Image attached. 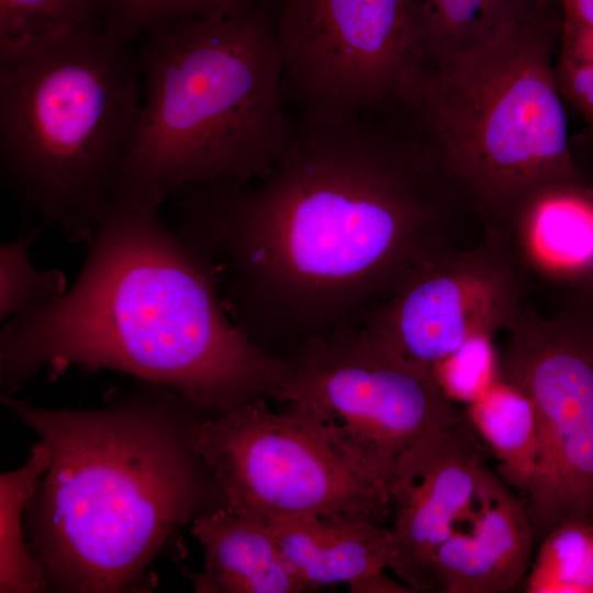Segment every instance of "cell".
Listing matches in <instances>:
<instances>
[{"instance_id": "6da1fadb", "label": "cell", "mask_w": 593, "mask_h": 593, "mask_svg": "<svg viewBox=\"0 0 593 593\" xmlns=\"http://www.w3.org/2000/svg\"><path fill=\"white\" fill-rule=\"evenodd\" d=\"M389 113L304 110L260 178L176 194V233L227 282L226 310L265 349L359 317L452 247L468 209L413 118L400 127Z\"/></svg>"}, {"instance_id": "2e32d148", "label": "cell", "mask_w": 593, "mask_h": 593, "mask_svg": "<svg viewBox=\"0 0 593 593\" xmlns=\"http://www.w3.org/2000/svg\"><path fill=\"white\" fill-rule=\"evenodd\" d=\"M191 534L204 552V568L183 569L198 593H298L304 588L268 526L227 507L199 514Z\"/></svg>"}, {"instance_id": "83f0119b", "label": "cell", "mask_w": 593, "mask_h": 593, "mask_svg": "<svg viewBox=\"0 0 593 593\" xmlns=\"http://www.w3.org/2000/svg\"><path fill=\"white\" fill-rule=\"evenodd\" d=\"M563 13L572 14L593 27V0H558Z\"/></svg>"}, {"instance_id": "e0dca14e", "label": "cell", "mask_w": 593, "mask_h": 593, "mask_svg": "<svg viewBox=\"0 0 593 593\" xmlns=\"http://www.w3.org/2000/svg\"><path fill=\"white\" fill-rule=\"evenodd\" d=\"M466 418L497 463V474L523 496L533 482L539 451L537 416L532 401L500 377L473 402Z\"/></svg>"}, {"instance_id": "4fadbf2b", "label": "cell", "mask_w": 593, "mask_h": 593, "mask_svg": "<svg viewBox=\"0 0 593 593\" xmlns=\"http://www.w3.org/2000/svg\"><path fill=\"white\" fill-rule=\"evenodd\" d=\"M486 227L527 283L593 290V180L584 172L533 187Z\"/></svg>"}, {"instance_id": "30bf717a", "label": "cell", "mask_w": 593, "mask_h": 593, "mask_svg": "<svg viewBox=\"0 0 593 593\" xmlns=\"http://www.w3.org/2000/svg\"><path fill=\"white\" fill-rule=\"evenodd\" d=\"M506 334L499 377L528 396L538 423L523 496L537 546L562 523L593 522V310L583 299L546 316L525 304Z\"/></svg>"}, {"instance_id": "5b68a950", "label": "cell", "mask_w": 593, "mask_h": 593, "mask_svg": "<svg viewBox=\"0 0 593 593\" xmlns=\"http://www.w3.org/2000/svg\"><path fill=\"white\" fill-rule=\"evenodd\" d=\"M142 81L104 24L0 49V175L18 205L89 243L134 135Z\"/></svg>"}, {"instance_id": "f546056e", "label": "cell", "mask_w": 593, "mask_h": 593, "mask_svg": "<svg viewBox=\"0 0 593 593\" xmlns=\"http://www.w3.org/2000/svg\"><path fill=\"white\" fill-rule=\"evenodd\" d=\"M585 300L588 301L591 309L593 310V290L590 293H588V296H585Z\"/></svg>"}, {"instance_id": "3957f363", "label": "cell", "mask_w": 593, "mask_h": 593, "mask_svg": "<svg viewBox=\"0 0 593 593\" xmlns=\"http://www.w3.org/2000/svg\"><path fill=\"white\" fill-rule=\"evenodd\" d=\"M1 402L51 449L24 514L48 591L152 592L154 562L184 559L183 528L226 507L191 440L193 425L213 414L172 390L137 380L91 410Z\"/></svg>"}, {"instance_id": "ac0fdd59", "label": "cell", "mask_w": 593, "mask_h": 593, "mask_svg": "<svg viewBox=\"0 0 593 593\" xmlns=\"http://www.w3.org/2000/svg\"><path fill=\"white\" fill-rule=\"evenodd\" d=\"M51 462V449L40 439L20 468L0 474V592L48 591L43 563L31 552L24 534V514L40 479Z\"/></svg>"}, {"instance_id": "f1b7e54d", "label": "cell", "mask_w": 593, "mask_h": 593, "mask_svg": "<svg viewBox=\"0 0 593 593\" xmlns=\"http://www.w3.org/2000/svg\"><path fill=\"white\" fill-rule=\"evenodd\" d=\"M529 1H534L539 4H549V3L558 2V0H529Z\"/></svg>"}, {"instance_id": "603a6c76", "label": "cell", "mask_w": 593, "mask_h": 593, "mask_svg": "<svg viewBox=\"0 0 593 593\" xmlns=\"http://www.w3.org/2000/svg\"><path fill=\"white\" fill-rule=\"evenodd\" d=\"M261 0H105L108 30L130 42L148 31L187 19H215L249 10Z\"/></svg>"}, {"instance_id": "8992f818", "label": "cell", "mask_w": 593, "mask_h": 593, "mask_svg": "<svg viewBox=\"0 0 593 593\" xmlns=\"http://www.w3.org/2000/svg\"><path fill=\"white\" fill-rule=\"evenodd\" d=\"M555 3L524 0L485 35L427 66L410 110L484 227L533 187L583 174L556 79L562 12Z\"/></svg>"}, {"instance_id": "5bb4252c", "label": "cell", "mask_w": 593, "mask_h": 593, "mask_svg": "<svg viewBox=\"0 0 593 593\" xmlns=\"http://www.w3.org/2000/svg\"><path fill=\"white\" fill-rule=\"evenodd\" d=\"M535 547L523 497L485 466L472 516L434 557V591L503 593L516 589L530 567Z\"/></svg>"}, {"instance_id": "8fae6325", "label": "cell", "mask_w": 593, "mask_h": 593, "mask_svg": "<svg viewBox=\"0 0 593 593\" xmlns=\"http://www.w3.org/2000/svg\"><path fill=\"white\" fill-rule=\"evenodd\" d=\"M527 281L500 235L448 247L423 261L362 323L412 363L433 367L467 343L507 332L525 303ZM433 371V370H432Z\"/></svg>"}, {"instance_id": "9c48e42d", "label": "cell", "mask_w": 593, "mask_h": 593, "mask_svg": "<svg viewBox=\"0 0 593 593\" xmlns=\"http://www.w3.org/2000/svg\"><path fill=\"white\" fill-rule=\"evenodd\" d=\"M283 86L306 111L411 110L426 70L415 0H278Z\"/></svg>"}, {"instance_id": "7c38bea8", "label": "cell", "mask_w": 593, "mask_h": 593, "mask_svg": "<svg viewBox=\"0 0 593 593\" xmlns=\"http://www.w3.org/2000/svg\"><path fill=\"white\" fill-rule=\"evenodd\" d=\"M485 466L467 418L425 435L398 459L388 480L389 570L412 592L434 591V557L472 516Z\"/></svg>"}, {"instance_id": "484cf974", "label": "cell", "mask_w": 593, "mask_h": 593, "mask_svg": "<svg viewBox=\"0 0 593 593\" xmlns=\"http://www.w3.org/2000/svg\"><path fill=\"white\" fill-rule=\"evenodd\" d=\"M557 60L574 66L592 65L593 27L579 18L562 12Z\"/></svg>"}, {"instance_id": "d6986e66", "label": "cell", "mask_w": 593, "mask_h": 593, "mask_svg": "<svg viewBox=\"0 0 593 593\" xmlns=\"http://www.w3.org/2000/svg\"><path fill=\"white\" fill-rule=\"evenodd\" d=\"M525 593H593V522L570 521L536 546Z\"/></svg>"}, {"instance_id": "9a60e30c", "label": "cell", "mask_w": 593, "mask_h": 593, "mask_svg": "<svg viewBox=\"0 0 593 593\" xmlns=\"http://www.w3.org/2000/svg\"><path fill=\"white\" fill-rule=\"evenodd\" d=\"M304 591L353 584L385 572L392 535L383 523L344 515H303L267 524Z\"/></svg>"}, {"instance_id": "44dd1931", "label": "cell", "mask_w": 593, "mask_h": 593, "mask_svg": "<svg viewBox=\"0 0 593 593\" xmlns=\"http://www.w3.org/2000/svg\"><path fill=\"white\" fill-rule=\"evenodd\" d=\"M105 0H0V49L102 25Z\"/></svg>"}, {"instance_id": "ba28073f", "label": "cell", "mask_w": 593, "mask_h": 593, "mask_svg": "<svg viewBox=\"0 0 593 593\" xmlns=\"http://www.w3.org/2000/svg\"><path fill=\"white\" fill-rule=\"evenodd\" d=\"M283 358L281 401L314 414L387 488L409 447L466 419L432 370L400 356L359 318L309 338Z\"/></svg>"}, {"instance_id": "ffe728a7", "label": "cell", "mask_w": 593, "mask_h": 593, "mask_svg": "<svg viewBox=\"0 0 593 593\" xmlns=\"http://www.w3.org/2000/svg\"><path fill=\"white\" fill-rule=\"evenodd\" d=\"M426 67L466 48L524 0H415Z\"/></svg>"}, {"instance_id": "4316f807", "label": "cell", "mask_w": 593, "mask_h": 593, "mask_svg": "<svg viewBox=\"0 0 593 593\" xmlns=\"http://www.w3.org/2000/svg\"><path fill=\"white\" fill-rule=\"evenodd\" d=\"M353 592L358 593H411L412 591L399 580H392L381 572L350 584Z\"/></svg>"}, {"instance_id": "52a82bcc", "label": "cell", "mask_w": 593, "mask_h": 593, "mask_svg": "<svg viewBox=\"0 0 593 593\" xmlns=\"http://www.w3.org/2000/svg\"><path fill=\"white\" fill-rule=\"evenodd\" d=\"M191 440L234 513L265 525L303 516H354L383 523L387 484L307 410L268 400L206 415Z\"/></svg>"}, {"instance_id": "7a4b0ae2", "label": "cell", "mask_w": 593, "mask_h": 593, "mask_svg": "<svg viewBox=\"0 0 593 593\" xmlns=\"http://www.w3.org/2000/svg\"><path fill=\"white\" fill-rule=\"evenodd\" d=\"M158 209L110 200L65 295L4 323L1 395L42 370L57 378L79 367L128 373L213 415L281 400L284 358L235 323L209 266Z\"/></svg>"}, {"instance_id": "d4e9b609", "label": "cell", "mask_w": 593, "mask_h": 593, "mask_svg": "<svg viewBox=\"0 0 593 593\" xmlns=\"http://www.w3.org/2000/svg\"><path fill=\"white\" fill-rule=\"evenodd\" d=\"M555 71L563 100L581 116L588 136L593 141V64L574 66L556 58Z\"/></svg>"}, {"instance_id": "cb8c5ba5", "label": "cell", "mask_w": 593, "mask_h": 593, "mask_svg": "<svg viewBox=\"0 0 593 593\" xmlns=\"http://www.w3.org/2000/svg\"><path fill=\"white\" fill-rule=\"evenodd\" d=\"M432 370L447 398L468 405L499 378V355L492 338L481 337L467 343Z\"/></svg>"}, {"instance_id": "7402d4cb", "label": "cell", "mask_w": 593, "mask_h": 593, "mask_svg": "<svg viewBox=\"0 0 593 593\" xmlns=\"http://www.w3.org/2000/svg\"><path fill=\"white\" fill-rule=\"evenodd\" d=\"M36 231L30 230L0 248V318L8 323L58 302L67 292L65 276L42 270L31 260Z\"/></svg>"}, {"instance_id": "277c9868", "label": "cell", "mask_w": 593, "mask_h": 593, "mask_svg": "<svg viewBox=\"0 0 593 593\" xmlns=\"http://www.w3.org/2000/svg\"><path fill=\"white\" fill-rule=\"evenodd\" d=\"M143 36L139 118L109 200L159 206L188 187L267 174L292 130L273 14L258 3Z\"/></svg>"}]
</instances>
